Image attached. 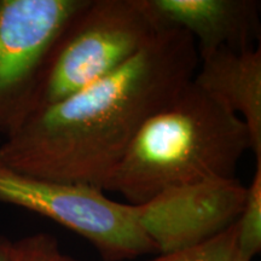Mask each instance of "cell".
Returning <instances> with one entry per match:
<instances>
[{
	"instance_id": "3",
	"label": "cell",
	"mask_w": 261,
	"mask_h": 261,
	"mask_svg": "<svg viewBox=\"0 0 261 261\" xmlns=\"http://www.w3.org/2000/svg\"><path fill=\"white\" fill-rule=\"evenodd\" d=\"M158 32L144 0H86L45 58L31 115L113 73Z\"/></svg>"
},
{
	"instance_id": "9",
	"label": "cell",
	"mask_w": 261,
	"mask_h": 261,
	"mask_svg": "<svg viewBox=\"0 0 261 261\" xmlns=\"http://www.w3.org/2000/svg\"><path fill=\"white\" fill-rule=\"evenodd\" d=\"M145 261H249L241 252L236 223L203 242Z\"/></svg>"
},
{
	"instance_id": "13",
	"label": "cell",
	"mask_w": 261,
	"mask_h": 261,
	"mask_svg": "<svg viewBox=\"0 0 261 261\" xmlns=\"http://www.w3.org/2000/svg\"><path fill=\"white\" fill-rule=\"evenodd\" d=\"M57 261H79V260L74 259V257H71V256L64 255V254L61 253V255H60V257H58Z\"/></svg>"
},
{
	"instance_id": "11",
	"label": "cell",
	"mask_w": 261,
	"mask_h": 261,
	"mask_svg": "<svg viewBox=\"0 0 261 261\" xmlns=\"http://www.w3.org/2000/svg\"><path fill=\"white\" fill-rule=\"evenodd\" d=\"M60 255L56 238L48 233H37L14 242L11 261H57Z\"/></svg>"
},
{
	"instance_id": "5",
	"label": "cell",
	"mask_w": 261,
	"mask_h": 261,
	"mask_svg": "<svg viewBox=\"0 0 261 261\" xmlns=\"http://www.w3.org/2000/svg\"><path fill=\"white\" fill-rule=\"evenodd\" d=\"M85 2L0 0V137L31 115L45 58Z\"/></svg>"
},
{
	"instance_id": "10",
	"label": "cell",
	"mask_w": 261,
	"mask_h": 261,
	"mask_svg": "<svg viewBox=\"0 0 261 261\" xmlns=\"http://www.w3.org/2000/svg\"><path fill=\"white\" fill-rule=\"evenodd\" d=\"M236 225L241 252L252 261L261 250V160H256L255 172L247 187L246 201Z\"/></svg>"
},
{
	"instance_id": "8",
	"label": "cell",
	"mask_w": 261,
	"mask_h": 261,
	"mask_svg": "<svg viewBox=\"0 0 261 261\" xmlns=\"http://www.w3.org/2000/svg\"><path fill=\"white\" fill-rule=\"evenodd\" d=\"M196 86L240 116L252 137V151L261 160V47L228 48L200 58Z\"/></svg>"
},
{
	"instance_id": "1",
	"label": "cell",
	"mask_w": 261,
	"mask_h": 261,
	"mask_svg": "<svg viewBox=\"0 0 261 261\" xmlns=\"http://www.w3.org/2000/svg\"><path fill=\"white\" fill-rule=\"evenodd\" d=\"M198 64L190 34L159 31L113 73L27 117L3 140L0 163L102 191L146 120L191 83Z\"/></svg>"
},
{
	"instance_id": "7",
	"label": "cell",
	"mask_w": 261,
	"mask_h": 261,
	"mask_svg": "<svg viewBox=\"0 0 261 261\" xmlns=\"http://www.w3.org/2000/svg\"><path fill=\"white\" fill-rule=\"evenodd\" d=\"M159 31L180 29L194 39L200 58L228 48L256 47L261 34L257 0H144ZM259 46V45H257Z\"/></svg>"
},
{
	"instance_id": "6",
	"label": "cell",
	"mask_w": 261,
	"mask_h": 261,
	"mask_svg": "<svg viewBox=\"0 0 261 261\" xmlns=\"http://www.w3.org/2000/svg\"><path fill=\"white\" fill-rule=\"evenodd\" d=\"M247 187L240 179H215L163 190L135 205L137 220L160 254L203 242L234 224Z\"/></svg>"
},
{
	"instance_id": "4",
	"label": "cell",
	"mask_w": 261,
	"mask_h": 261,
	"mask_svg": "<svg viewBox=\"0 0 261 261\" xmlns=\"http://www.w3.org/2000/svg\"><path fill=\"white\" fill-rule=\"evenodd\" d=\"M0 203L32 211L87 240L104 261L158 255L135 205L113 201L98 189L33 177L0 163Z\"/></svg>"
},
{
	"instance_id": "2",
	"label": "cell",
	"mask_w": 261,
	"mask_h": 261,
	"mask_svg": "<svg viewBox=\"0 0 261 261\" xmlns=\"http://www.w3.org/2000/svg\"><path fill=\"white\" fill-rule=\"evenodd\" d=\"M249 150L243 120L191 81L146 120L102 191L139 205L169 188L234 178Z\"/></svg>"
},
{
	"instance_id": "12",
	"label": "cell",
	"mask_w": 261,
	"mask_h": 261,
	"mask_svg": "<svg viewBox=\"0 0 261 261\" xmlns=\"http://www.w3.org/2000/svg\"><path fill=\"white\" fill-rule=\"evenodd\" d=\"M14 252V242L0 236V261H11Z\"/></svg>"
}]
</instances>
